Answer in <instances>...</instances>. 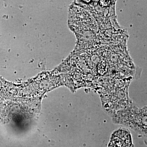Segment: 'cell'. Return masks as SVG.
<instances>
[{"label":"cell","mask_w":147,"mask_h":147,"mask_svg":"<svg viewBox=\"0 0 147 147\" xmlns=\"http://www.w3.org/2000/svg\"><path fill=\"white\" fill-rule=\"evenodd\" d=\"M131 144L130 132L125 129H120L113 133L108 147H131Z\"/></svg>","instance_id":"obj_1"}]
</instances>
